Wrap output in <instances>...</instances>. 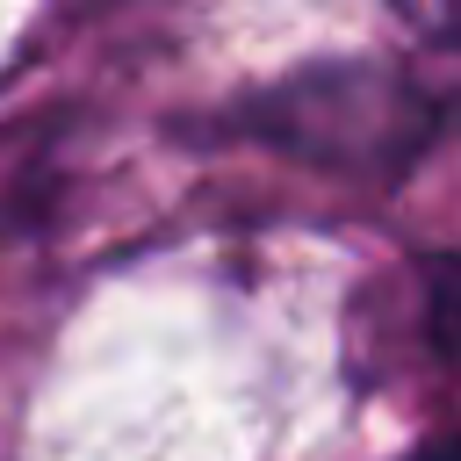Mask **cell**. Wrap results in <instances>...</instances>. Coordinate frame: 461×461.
<instances>
[{
    "mask_svg": "<svg viewBox=\"0 0 461 461\" xmlns=\"http://www.w3.org/2000/svg\"><path fill=\"white\" fill-rule=\"evenodd\" d=\"M418 36H432V43H461V0H389Z\"/></svg>",
    "mask_w": 461,
    "mask_h": 461,
    "instance_id": "cell-1",
    "label": "cell"
},
{
    "mask_svg": "<svg viewBox=\"0 0 461 461\" xmlns=\"http://www.w3.org/2000/svg\"><path fill=\"white\" fill-rule=\"evenodd\" d=\"M432 331H439V346L461 360V267L439 281V303H432Z\"/></svg>",
    "mask_w": 461,
    "mask_h": 461,
    "instance_id": "cell-2",
    "label": "cell"
},
{
    "mask_svg": "<svg viewBox=\"0 0 461 461\" xmlns=\"http://www.w3.org/2000/svg\"><path fill=\"white\" fill-rule=\"evenodd\" d=\"M418 461H461V447H432V454H418Z\"/></svg>",
    "mask_w": 461,
    "mask_h": 461,
    "instance_id": "cell-3",
    "label": "cell"
}]
</instances>
